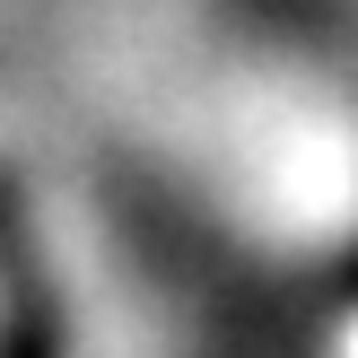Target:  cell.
<instances>
[{"mask_svg":"<svg viewBox=\"0 0 358 358\" xmlns=\"http://www.w3.org/2000/svg\"><path fill=\"white\" fill-rule=\"evenodd\" d=\"M0 358H70L62 289H52V271L35 262L27 201H17L9 175H0Z\"/></svg>","mask_w":358,"mask_h":358,"instance_id":"cell-1","label":"cell"},{"mask_svg":"<svg viewBox=\"0 0 358 358\" xmlns=\"http://www.w3.org/2000/svg\"><path fill=\"white\" fill-rule=\"evenodd\" d=\"M332 297H341V306H358V262H350V280H341V289H332Z\"/></svg>","mask_w":358,"mask_h":358,"instance_id":"cell-2","label":"cell"}]
</instances>
